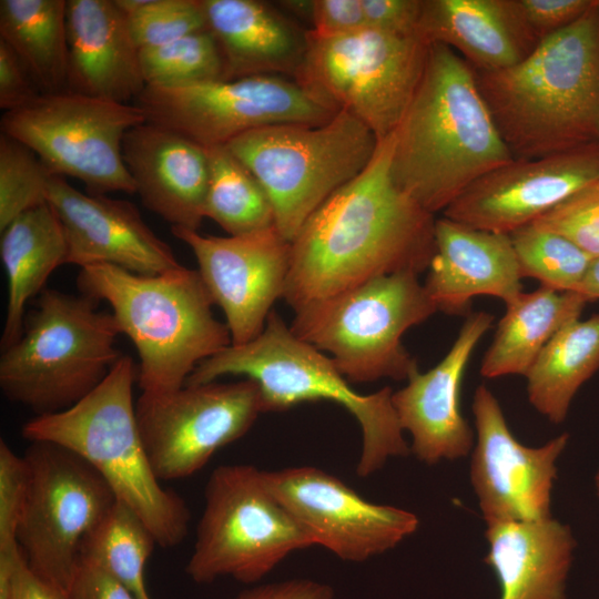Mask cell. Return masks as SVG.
<instances>
[{
	"instance_id": "obj_1",
	"label": "cell",
	"mask_w": 599,
	"mask_h": 599,
	"mask_svg": "<svg viewBox=\"0 0 599 599\" xmlns=\"http://www.w3.org/2000/svg\"><path fill=\"white\" fill-rule=\"evenodd\" d=\"M393 145V133L379 140L363 172L325 200L291 242L283 298L294 311L376 277L428 270L436 217L395 184Z\"/></svg>"
},
{
	"instance_id": "obj_2",
	"label": "cell",
	"mask_w": 599,
	"mask_h": 599,
	"mask_svg": "<svg viewBox=\"0 0 599 599\" xmlns=\"http://www.w3.org/2000/svg\"><path fill=\"white\" fill-rule=\"evenodd\" d=\"M393 134L395 184L434 215L514 160L474 69L440 43L429 44L420 81Z\"/></svg>"
},
{
	"instance_id": "obj_3",
	"label": "cell",
	"mask_w": 599,
	"mask_h": 599,
	"mask_svg": "<svg viewBox=\"0 0 599 599\" xmlns=\"http://www.w3.org/2000/svg\"><path fill=\"white\" fill-rule=\"evenodd\" d=\"M474 71L514 159L599 142V0L517 64Z\"/></svg>"
},
{
	"instance_id": "obj_4",
	"label": "cell",
	"mask_w": 599,
	"mask_h": 599,
	"mask_svg": "<svg viewBox=\"0 0 599 599\" xmlns=\"http://www.w3.org/2000/svg\"><path fill=\"white\" fill-rule=\"evenodd\" d=\"M81 294L105 301L121 334L138 355L136 383L143 394H166L183 387L205 359L232 344L226 324L197 270L183 265L156 275H140L98 264L77 277Z\"/></svg>"
},
{
	"instance_id": "obj_5",
	"label": "cell",
	"mask_w": 599,
	"mask_h": 599,
	"mask_svg": "<svg viewBox=\"0 0 599 599\" xmlns=\"http://www.w3.org/2000/svg\"><path fill=\"white\" fill-rule=\"evenodd\" d=\"M136 378L132 357L122 355L84 398L65 410L32 417L21 435L29 441H51L78 454L103 477L116 499L143 519L158 546L172 548L187 535L190 510L153 471L136 422Z\"/></svg>"
},
{
	"instance_id": "obj_6",
	"label": "cell",
	"mask_w": 599,
	"mask_h": 599,
	"mask_svg": "<svg viewBox=\"0 0 599 599\" xmlns=\"http://www.w3.org/2000/svg\"><path fill=\"white\" fill-rule=\"evenodd\" d=\"M224 375L254 380L264 413L322 399L345 407L362 430L356 466L362 478L382 469L390 458L410 453L393 406V389L384 387L368 395L354 390L332 358L298 338L275 311L256 338L243 345L231 344L205 359L185 385L214 382Z\"/></svg>"
},
{
	"instance_id": "obj_7",
	"label": "cell",
	"mask_w": 599,
	"mask_h": 599,
	"mask_svg": "<svg viewBox=\"0 0 599 599\" xmlns=\"http://www.w3.org/2000/svg\"><path fill=\"white\" fill-rule=\"evenodd\" d=\"M99 301L44 288L21 336L1 351L0 388L35 416L65 410L90 394L122 357L112 313Z\"/></svg>"
},
{
	"instance_id": "obj_8",
	"label": "cell",
	"mask_w": 599,
	"mask_h": 599,
	"mask_svg": "<svg viewBox=\"0 0 599 599\" xmlns=\"http://www.w3.org/2000/svg\"><path fill=\"white\" fill-rule=\"evenodd\" d=\"M294 312L291 331L329 353L351 384L407 380L418 364L404 347L402 336L437 307L418 275L402 272L309 302Z\"/></svg>"
},
{
	"instance_id": "obj_9",
	"label": "cell",
	"mask_w": 599,
	"mask_h": 599,
	"mask_svg": "<svg viewBox=\"0 0 599 599\" xmlns=\"http://www.w3.org/2000/svg\"><path fill=\"white\" fill-rule=\"evenodd\" d=\"M377 143L370 129L339 110L321 125L260 128L226 146L260 182L272 204L276 229L292 242L325 200L363 172Z\"/></svg>"
},
{
	"instance_id": "obj_10",
	"label": "cell",
	"mask_w": 599,
	"mask_h": 599,
	"mask_svg": "<svg viewBox=\"0 0 599 599\" xmlns=\"http://www.w3.org/2000/svg\"><path fill=\"white\" fill-rule=\"evenodd\" d=\"M312 546L311 537L271 491L265 470L222 465L205 485L185 572L200 585L223 577L255 585L287 556Z\"/></svg>"
},
{
	"instance_id": "obj_11",
	"label": "cell",
	"mask_w": 599,
	"mask_h": 599,
	"mask_svg": "<svg viewBox=\"0 0 599 599\" xmlns=\"http://www.w3.org/2000/svg\"><path fill=\"white\" fill-rule=\"evenodd\" d=\"M295 80L334 111L345 110L383 140L398 125L423 75L429 44L370 28L319 37L306 31Z\"/></svg>"
},
{
	"instance_id": "obj_12",
	"label": "cell",
	"mask_w": 599,
	"mask_h": 599,
	"mask_svg": "<svg viewBox=\"0 0 599 599\" xmlns=\"http://www.w3.org/2000/svg\"><path fill=\"white\" fill-rule=\"evenodd\" d=\"M145 122L135 103H120L65 90L41 93L3 112L4 133L28 146L52 175L82 181L90 193H135L122 156L125 133Z\"/></svg>"
},
{
	"instance_id": "obj_13",
	"label": "cell",
	"mask_w": 599,
	"mask_h": 599,
	"mask_svg": "<svg viewBox=\"0 0 599 599\" xmlns=\"http://www.w3.org/2000/svg\"><path fill=\"white\" fill-rule=\"evenodd\" d=\"M26 504L17 541L29 569L67 596L87 534L118 500L82 457L51 441H30Z\"/></svg>"
},
{
	"instance_id": "obj_14",
	"label": "cell",
	"mask_w": 599,
	"mask_h": 599,
	"mask_svg": "<svg viewBox=\"0 0 599 599\" xmlns=\"http://www.w3.org/2000/svg\"><path fill=\"white\" fill-rule=\"evenodd\" d=\"M134 103L145 122L175 131L203 148L226 145L270 125H321L336 113L295 80L272 74L182 87L145 85Z\"/></svg>"
},
{
	"instance_id": "obj_15",
	"label": "cell",
	"mask_w": 599,
	"mask_h": 599,
	"mask_svg": "<svg viewBox=\"0 0 599 599\" xmlns=\"http://www.w3.org/2000/svg\"><path fill=\"white\" fill-rule=\"evenodd\" d=\"M261 413L260 388L248 378L141 393L135 403L142 441L160 481L201 470L220 448L243 437Z\"/></svg>"
},
{
	"instance_id": "obj_16",
	"label": "cell",
	"mask_w": 599,
	"mask_h": 599,
	"mask_svg": "<svg viewBox=\"0 0 599 599\" xmlns=\"http://www.w3.org/2000/svg\"><path fill=\"white\" fill-rule=\"evenodd\" d=\"M265 479L314 545L345 561L362 562L384 554L419 526L414 512L367 501L336 476L317 467L265 470Z\"/></svg>"
},
{
	"instance_id": "obj_17",
	"label": "cell",
	"mask_w": 599,
	"mask_h": 599,
	"mask_svg": "<svg viewBox=\"0 0 599 599\" xmlns=\"http://www.w3.org/2000/svg\"><path fill=\"white\" fill-rule=\"evenodd\" d=\"M476 441L469 479L487 524L540 520L551 516L557 460L569 434L541 446L522 445L511 433L501 406L485 385L474 394Z\"/></svg>"
},
{
	"instance_id": "obj_18",
	"label": "cell",
	"mask_w": 599,
	"mask_h": 599,
	"mask_svg": "<svg viewBox=\"0 0 599 599\" xmlns=\"http://www.w3.org/2000/svg\"><path fill=\"white\" fill-rule=\"evenodd\" d=\"M172 234L193 252L199 274L223 311L233 345L256 338L272 306L283 298L290 270L291 242L276 226L229 236L171 226Z\"/></svg>"
},
{
	"instance_id": "obj_19",
	"label": "cell",
	"mask_w": 599,
	"mask_h": 599,
	"mask_svg": "<svg viewBox=\"0 0 599 599\" xmlns=\"http://www.w3.org/2000/svg\"><path fill=\"white\" fill-rule=\"evenodd\" d=\"M599 181V142L532 159H514L474 182L441 214L510 234Z\"/></svg>"
},
{
	"instance_id": "obj_20",
	"label": "cell",
	"mask_w": 599,
	"mask_h": 599,
	"mask_svg": "<svg viewBox=\"0 0 599 599\" xmlns=\"http://www.w3.org/2000/svg\"><path fill=\"white\" fill-rule=\"evenodd\" d=\"M47 202L64 230L65 264L80 268L106 264L140 275H156L181 265L131 202L83 193L59 175L49 179Z\"/></svg>"
},
{
	"instance_id": "obj_21",
	"label": "cell",
	"mask_w": 599,
	"mask_h": 599,
	"mask_svg": "<svg viewBox=\"0 0 599 599\" xmlns=\"http://www.w3.org/2000/svg\"><path fill=\"white\" fill-rule=\"evenodd\" d=\"M494 315L469 313L441 361L425 373L415 368L392 396L398 422L412 437L410 453L427 465L468 456L475 433L460 410V390L470 356Z\"/></svg>"
},
{
	"instance_id": "obj_22",
	"label": "cell",
	"mask_w": 599,
	"mask_h": 599,
	"mask_svg": "<svg viewBox=\"0 0 599 599\" xmlns=\"http://www.w3.org/2000/svg\"><path fill=\"white\" fill-rule=\"evenodd\" d=\"M435 241L436 252L424 286L437 311L468 315L475 296L489 295L507 305L522 293L509 234L441 216L436 219Z\"/></svg>"
},
{
	"instance_id": "obj_23",
	"label": "cell",
	"mask_w": 599,
	"mask_h": 599,
	"mask_svg": "<svg viewBox=\"0 0 599 599\" xmlns=\"http://www.w3.org/2000/svg\"><path fill=\"white\" fill-rule=\"evenodd\" d=\"M122 156L142 204L172 226L199 230L205 217L209 162L205 148L144 122L130 129Z\"/></svg>"
},
{
	"instance_id": "obj_24",
	"label": "cell",
	"mask_w": 599,
	"mask_h": 599,
	"mask_svg": "<svg viewBox=\"0 0 599 599\" xmlns=\"http://www.w3.org/2000/svg\"><path fill=\"white\" fill-rule=\"evenodd\" d=\"M68 90L129 103L145 88L128 16L114 0H67Z\"/></svg>"
},
{
	"instance_id": "obj_25",
	"label": "cell",
	"mask_w": 599,
	"mask_h": 599,
	"mask_svg": "<svg viewBox=\"0 0 599 599\" xmlns=\"http://www.w3.org/2000/svg\"><path fill=\"white\" fill-rule=\"evenodd\" d=\"M417 35L447 45L478 71L512 67L540 42L514 0H424Z\"/></svg>"
},
{
	"instance_id": "obj_26",
	"label": "cell",
	"mask_w": 599,
	"mask_h": 599,
	"mask_svg": "<svg viewBox=\"0 0 599 599\" xmlns=\"http://www.w3.org/2000/svg\"><path fill=\"white\" fill-rule=\"evenodd\" d=\"M206 29L224 63L222 80L297 72L307 45L306 31L257 0H201Z\"/></svg>"
},
{
	"instance_id": "obj_27",
	"label": "cell",
	"mask_w": 599,
	"mask_h": 599,
	"mask_svg": "<svg viewBox=\"0 0 599 599\" xmlns=\"http://www.w3.org/2000/svg\"><path fill=\"white\" fill-rule=\"evenodd\" d=\"M486 526L485 562L499 580L500 599H566L577 546L568 525L549 517Z\"/></svg>"
},
{
	"instance_id": "obj_28",
	"label": "cell",
	"mask_w": 599,
	"mask_h": 599,
	"mask_svg": "<svg viewBox=\"0 0 599 599\" xmlns=\"http://www.w3.org/2000/svg\"><path fill=\"white\" fill-rule=\"evenodd\" d=\"M63 226L47 202L30 209L1 231L0 256L8 278V303L1 351L21 336L28 302L38 296L52 272L65 264Z\"/></svg>"
},
{
	"instance_id": "obj_29",
	"label": "cell",
	"mask_w": 599,
	"mask_h": 599,
	"mask_svg": "<svg viewBox=\"0 0 599 599\" xmlns=\"http://www.w3.org/2000/svg\"><path fill=\"white\" fill-rule=\"evenodd\" d=\"M588 302L579 293L558 292L544 285L522 292L506 305L483 357L481 376H526L548 342L567 324L579 319Z\"/></svg>"
},
{
	"instance_id": "obj_30",
	"label": "cell",
	"mask_w": 599,
	"mask_h": 599,
	"mask_svg": "<svg viewBox=\"0 0 599 599\" xmlns=\"http://www.w3.org/2000/svg\"><path fill=\"white\" fill-rule=\"evenodd\" d=\"M0 40L14 51L41 93L68 90L65 0H1Z\"/></svg>"
},
{
	"instance_id": "obj_31",
	"label": "cell",
	"mask_w": 599,
	"mask_h": 599,
	"mask_svg": "<svg viewBox=\"0 0 599 599\" xmlns=\"http://www.w3.org/2000/svg\"><path fill=\"white\" fill-rule=\"evenodd\" d=\"M599 369V314L562 327L544 347L528 370L531 406L552 424H561L571 402Z\"/></svg>"
},
{
	"instance_id": "obj_32",
	"label": "cell",
	"mask_w": 599,
	"mask_h": 599,
	"mask_svg": "<svg viewBox=\"0 0 599 599\" xmlns=\"http://www.w3.org/2000/svg\"><path fill=\"white\" fill-rule=\"evenodd\" d=\"M209 185L205 217L229 235H240L275 225L268 196L253 173L226 145L205 148Z\"/></svg>"
},
{
	"instance_id": "obj_33",
	"label": "cell",
	"mask_w": 599,
	"mask_h": 599,
	"mask_svg": "<svg viewBox=\"0 0 599 599\" xmlns=\"http://www.w3.org/2000/svg\"><path fill=\"white\" fill-rule=\"evenodd\" d=\"M155 546L156 539L143 519L116 500L83 538L80 557L104 568L138 599H151L144 569Z\"/></svg>"
},
{
	"instance_id": "obj_34",
	"label": "cell",
	"mask_w": 599,
	"mask_h": 599,
	"mask_svg": "<svg viewBox=\"0 0 599 599\" xmlns=\"http://www.w3.org/2000/svg\"><path fill=\"white\" fill-rule=\"evenodd\" d=\"M520 276L558 292H577L593 257L575 243L535 223L509 234Z\"/></svg>"
},
{
	"instance_id": "obj_35",
	"label": "cell",
	"mask_w": 599,
	"mask_h": 599,
	"mask_svg": "<svg viewBox=\"0 0 599 599\" xmlns=\"http://www.w3.org/2000/svg\"><path fill=\"white\" fill-rule=\"evenodd\" d=\"M140 64L145 85L182 87L222 80L224 73L219 44L207 29L140 49Z\"/></svg>"
},
{
	"instance_id": "obj_36",
	"label": "cell",
	"mask_w": 599,
	"mask_h": 599,
	"mask_svg": "<svg viewBox=\"0 0 599 599\" xmlns=\"http://www.w3.org/2000/svg\"><path fill=\"white\" fill-rule=\"evenodd\" d=\"M52 174L23 143L0 135V231L23 212L47 203Z\"/></svg>"
},
{
	"instance_id": "obj_37",
	"label": "cell",
	"mask_w": 599,
	"mask_h": 599,
	"mask_svg": "<svg viewBox=\"0 0 599 599\" xmlns=\"http://www.w3.org/2000/svg\"><path fill=\"white\" fill-rule=\"evenodd\" d=\"M128 18L140 49L166 44L206 29L201 0H148Z\"/></svg>"
},
{
	"instance_id": "obj_38",
	"label": "cell",
	"mask_w": 599,
	"mask_h": 599,
	"mask_svg": "<svg viewBox=\"0 0 599 599\" xmlns=\"http://www.w3.org/2000/svg\"><path fill=\"white\" fill-rule=\"evenodd\" d=\"M599 256V181L581 189L535 222Z\"/></svg>"
},
{
	"instance_id": "obj_39",
	"label": "cell",
	"mask_w": 599,
	"mask_h": 599,
	"mask_svg": "<svg viewBox=\"0 0 599 599\" xmlns=\"http://www.w3.org/2000/svg\"><path fill=\"white\" fill-rule=\"evenodd\" d=\"M29 485V468L23 456L0 441V551L18 548L17 532Z\"/></svg>"
},
{
	"instance_id": "obj_40",
	"label": "cell",
	"mask_w": 599,
	"mask_h": 599,
	"mask_svg": "<svg viewBox=\"0 0 599 599\" xmlns=\"http://www.w3.org/2000/svg\"><path fill=\"white\" fill-rule=\"evenodd\" d=\"M595 0H514L525 26L541 41L579 19Z\"/></svg>"
},
{
	"instance_id": "obj_41",
	"label": "cell",
	"mask_w": 599,
	"mask_h": 599,
	"mask_svg": "<svg viewBox=\"0 0 599 599\" xmlns=\"http://www.w3.org/2000/svg\"><path fill=\"white\" fill-rule=\"evenodd\" d=\"M424 0H362L367 28L398 35L417 34Z\"/></svg>"
},
{
	"instance_id": "obj_42",
	"label": "cell",
	"mask_w": 599,
	"mask_h": 599,
	"mask_svg": "<svg viewBox=\"0 0 599 599\" xmlns=\"http://www.w3.org/2000/svg\"><path fill=\"white\" fill-rule=\"evenodd\" d=\"M311 31L319 37L346 34L366 27L362 0H311Z\"/></svg>"
},
{
	"instance_id": "obj_43",
	"label": "cell",
	"mask_w": 599,
	"mask_h": 599,
	"mask_svg": "<svg viewBox=\"0 0 599 599\" xmlns=\"http://www.w3.org/2000/svg\"><path fill=\"white\" fill-rule=\"evenodd\" d=\"M41 94L14 51L0 40V108L19 109Z\"/></svg>"
},
{
	"instance_id": "obj_44",
	"label": "cell",
	"mask_w": 599,
	"mask_h": 599,
	"mask_svg": "<svg viewBox=\"0 0 599 599\" xmlns=\"http://www.w3.org/2000/svg\"><path fill=\"white\" fill-rule=\"evenodd\" d=\"M67 599H138L121 581L95 562L79 557Z\"/></svg>"
},
{
	"instance_id": "obj_45",
	"label": "cell",
	"mask_w": 599,
	"mask_h": 599,
	"mask_svg": "<svg viewBox=\"0 0 599 599\" xmlns=\"http://www.w3.org/2000/svg\"><path fill=\"white\" fill-rule=\"evenodd\" d=\"M234 599H335L334 589L324 582L300 578L255 585Z\"/></svg>"
},
{
	"instance_id": "obj_46",
	"label": "cell",
	"mask_w": 599,
	"mask_h": 599,
	"mask_svg": "<svg viewBox=\"0 0 599 599\" xmlns=\"http://www.w3.org/2000/svg\"><path fill=\"white\" fill-rule=\"evenodd\" d=\"M0 599H67V596L37 577L21 555L8 590Z\"/></svg>"
},
{
	"instance_id": "obj_47",
	"label": "cell",
	"mask_w": 599,
	"mask_h": 599,
	"mask_svg": "<svg viewBox=\"0 0 599 599\" xmlns=\"http://www.w3.org/2000/svg\"><path fill=\"white\" fill-rule=\"evenodd\" d=\"M576 293L583 295L589 302L599 298V256L591 261Z\"/></svg>"
},
{
	"instance_id": "obj_48",
	"label": "cell",
	"mask_w": 599,
	"mask_h": 599,
	"mask_svg": "<svg viewBox=\"0 0 599 599\" xmlns=\"http://www.w3.org/2000/svg\"><path fill=\"white\" fill-rule=\"evenodd\" d=\"M595 488H596L597 498L599 500V468L595 475Z\"/></svg>"
}]
</instances>
